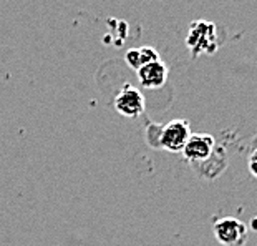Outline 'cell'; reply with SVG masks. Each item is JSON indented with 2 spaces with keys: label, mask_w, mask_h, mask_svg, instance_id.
<instances>
[{
  "label": "cell",
  "mask_w": 257,
  "mask_h": 246,
  "mask_svg": "<svg viewBox=\"0 0 257 246\" xmlns=\"http://www.w3.org/2000/svg\"><path fill=\"white\" fill-rule=\"evenodd\" d=\"M216 150V138L209 133H191L188 143L181 151L183 156L188 161L194 163H204L214 155Z\"/></svg>",
  "instance_id": "cell-5"
},
{
  "label": "cell",
  "mask_w": 257,
  "mask_h": 246,
  "mask_svg": "<svg viewBox=\"0 0 257 246\" xmlns=\"http://www.w3.org/2000/svg\"><path fill=\"white\" fill-rule=\"evenodd\" d=\"M191 136L189 122L188 120H171L166 125H161L160 138H158V146L171 153H181L184 150Z\"/></svg>",
  "instance_id": "cell-2"
},
{
  "label": "cell",
  "mask_w": 257,
  "mask_h": 246,
  "mask_svg": "<svg viewBox=\"0 0 257 246\" xmlns=\"http://www.w3.org/2000/svg\"><path fill=\"white\" fill-rule=\"evenodd\" d=\"M217 27L212 22L196 20L189 27V34L186 37L189 52H193L194 57L202 53H214L221 45V40L217 37Z\"/></svg>",
  "instance_id": "cell-1"
},
{
  "label": "cell",
  "mask_w": 257,
  "mask_h": 246,
  "mask_svg": "<svg viewBox=\"0 0 257 246\" xmlns=\"http://www.w3.org/2000/svg\"><path fill=\"white\" fill-rule=\"evenodd\" d=\"M247 168H249V173L252 175L254 178H257V148L250 151V155L247 158Z\"/></svg>",
  "instance_id": "cell-8"
},
{
  "label": "cell",
  "mask_w": 257,
  "mask_h": 246,
  "mask_svg": "<svg viewBox=\"0 0 257 246\" xmlns=\"http://www.w3.org/2000/svg\"><path fill=\"white\" fill-rule=\"evenodd\" d=\"M214 238L222 246H244L247 243L249 231L242 221L234 216H224L212 226Z\"/></svg>",
  "instance_id": "cell-3"
},
{
  "label": "cell",
  "mask_w": 257,
  "mask_h": 246,
  "mask_svg": "<svg viewBox=\"0 0 257 246\" xmlns=\"http://www.w3.org/2000/svg\"><path fill=\"white\" fill-rule=\"evenodd\" d=\"M156 60H161L160 53L150 45H143V47H138V48H130V50L124 53V62H126L128 67L133 68L135 72H138L141 67H145V65H148V63L156 62Z\"/></svg>",
  "instance_id": "cell-7"
},
{
  "label": "cell",
  "mask_w": 257,
  "mask_h": 246,
  "mask_svg": "<svg viewBox=\"0 0 257 246\" xmlns=\"http://www.w3.org/2000/svg\"><path fill=\"white\" fill-rule=\"evenodd\" d=\"M168 75H169L168 65L163 60H156V62L148 63L136 72L140 85L148 90H158L161 87H165L168 81Z\"/></svg>",
  "instance_id": "cell-6"
},
{
  "label": "cell",
  "mask_w": 257,
  "mask_h": 246,
  "mask_svg": "<svg viewBox=\"0 0 257 246\" xmlns=\"http://www.w3.org/2000/svg\"><path fill=\"white\" fill-rule=\"evenodd\" d=\"M113 107L124 118H138L145 112L146 100L141 90L135 89L131 85H124L118 92V95L114 97Z\"/></svg>",
  "instance_id": "cell-4"
}]
</instances>
